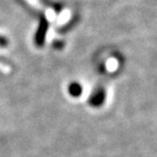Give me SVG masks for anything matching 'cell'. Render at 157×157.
Here are the masks:
<instances>
[{
  "instance_id": "3",
  "label": "cell",
  "mask_w": 157,
  "mask_h": 157,
  "mask_svg": "<svg viewBox=\"0 0 157 157\" xmlns=\"http://www.w3.org/2000/svg\"><path fill=\"white\" fill-rule=\"evenodd\" d=\"M47 17H48V18L50 21H52V20H54V17H55V14H54V12H53L52 10H49L48 12H47Z\"/></svg>"
},
{
  "instance_id": "2",
  "label": "cell",
  "mask_w": 157,
  "mask_h": 157,
  "mask_svg": "<svg viewBox=\"0 0 157 157\" xmlns=\"http://www.w3.org/2000/svg\"><path fill=\"white\" fill-rule=\"evenodd\" d=\"M71 92L73 93L74 95H78V94H80L81 89L78 85H74V86H71Z\"/></svg>"
},
{
  "instance_id": "1",
  "label": "cell",
  "mask_w": 157,
  "mask_h": 157,
  "mask_svg": "<svg viewBox=\"0 0 157 157\" xmlns=\"http://www.w3.org/2000/svg\"><path fill=\"white\" fill-rule=\"evenodd\" d=\"M107 70L108 71H114L115 68L117 67V61L115 60L114 58H111V59H109V60L107 61Z\"/></svg>"
}]
</instances>
